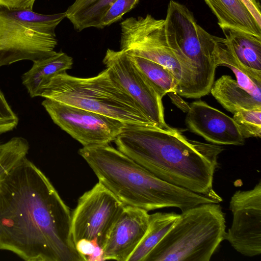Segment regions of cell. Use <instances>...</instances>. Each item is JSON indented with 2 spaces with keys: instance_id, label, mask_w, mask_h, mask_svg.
<instances>
[{
  "instance_id": "cell-3",
  "label": "cell",
  "mask_w": 261,
  "mask_h": 261,
  "mask_svg": "<svg viewBox=\"0 0 261 261\" xmlns=\"http://www.w3.org/2000/svg\"><path fill=\"white\" fill-rule=\"evenodd\" d=\"M79 153L98 181L125 206L148 212L174 207L182 212L199 204L216 202L159 178L109 144L83 147Z\"/></svg>"
},
{
  "instance_id": "cell-17",
  "label": "cell",
  "mask_w": 261,
  "mask_h": 261,
  "mask_svg": "<svg viewBox=\"0 0 261 261\" xmlns=\"http://www.w3.org/2000/svg\"><path fill=\"white\" fill-rule=\"evenodd\" d=\"M210 92L223 108L233 114L240 110L261 109V99L244 89L228 75L221 76L214 83Z\"/></svg>"
},
{
  "instance_id": "cell-20",
  "label": "cell",
  "mask_w": 261,
  "mask_h": 261,
  "mask_svg": "<svg viewBox=\"0 0 261 261\" xmlns=\"http://www.w3.org/2000/svg\"><path fill=\"white\" fill-rule=\"evenodd\" d=\"M116 0H75L65 12L77 31L89 28L102 29L103 18Z\"/></svg>"
},
{
  "instance_id": "cell-28",
  "label": "cell",
  "mask_w": 261,
  "mask_h": 261,
  "mask_svg": "<svg viewBox=\"0 0 261 261\" xmlns=\"http://www.w3.org/2000/svg\"><path fill=\"white\" fill-rule=\"evenodd\" d=\"M35 0H0V5L10 10H33Z\"/></svg>"
},
{
  "instance_id": "cell-29",
  "label": "cell",
  "mask_w": 261,
  "mask_h": 261,
  "mask_svg": "<svg viewBox=\"0 0 261 261\" xmlns=\"http://www.w3.org/2000/svg\"><path fill=\"white\" fill-rule=\"evenodd\" d=\"M249 11L255 20L261 25L260 7L256 0H240Z\"/></svg>"
},
{
  "instance_id": "cell-10",
  "label": "cell",
  "mask_w": 261,
  "mask_h": 261,
  "mask_svg": "<svg viewBox=\"0 0 261 261\" xmlns=\"http://www.w3.org/2000/svg\"><path fill=\"white\" fill-rule=\"evenodd\" d=\"M44 98L42 105L54 122L83 147L109 144L126 125L99 113Z\"/></svg>"
},
{
  "instance_id": "cell-18",
  "label": "cell",
  "mask_w": 261,
  "mask_h": 261,
  "mask_svg": "<svg viewBox=\"0 0 261 261\" xmlns=\"http://www.w3.org/2000/svg\"><path fill=\"white\" fill-rule=\"evenodd\" d=\"M217 67L224 66L234 73L240 86L255 97L261 99V73L251 70L237 58L225 38H221L215 54Z\"/></svg>"
},
{
  "instance_id": "cell-11",
  "label": "cell",
  "mask_w": 261,
  "mask_h": 261,
  "mask_svg": "<svg viewBox=\"0 0 261 261\" xmlns=\"http://www.w3.org/2000/svg\"><path fill=\"white\" fill-rule=\"evenodd\" d=\"M103 63L114 80L134 99L145 115L163 128L165 122L162 98L144 74L136 67L127 53L108 49Z\"/></svg>"
},
{
  "instance_id": "cell-24",
  "label": "cell",
  "mask_w": 261,
  "mask_h": 261,
  "mask_svg": "<svg viewBox=\"0 0 261 261\" xmlns=\"http://www.w3.org/2000/svg\"><path fill=\"white\" fill-rule=\"evenodd\" d=\"M232 118L245 139L260 137L261 109L240 110L233 114Z\"/></svg>"
},
{
  "instance_id": "cell-2",
  "label": "cell",
  "mask_w": 261,
  "mask_h": 261,
  "mask_svg": "<svg viewBox=\"0 0 261 261\" xmlns=\"http://www.w3.org/2000/svg\"><path fill=\"white\" fill-rule=\"evenodd\" d=\"M117 148L159 178L206 196L222 198L213 188L221 146L192 140L176 128L126 124L114 141Z\"/></svg>"
},
{
  "instance_id": "cell-22",
  "label": "cell",
  "mask_w": 261,
  "mask_h": 261,
  "mask_svg": "<svg viewBox=\"0 0 261 261\" xmlns=\"http://www.w3.org/2000/svg\"><path fill=\"white\" fill-rule=\"evenodd\" d=\"M127 54L134 65L146 77L162 98L166 94L176 93L178 82L168 69L150 60Z\"/></svg>"
},
{
  "instance_id": "cell-14",
  "label": "cell",
  "mask_w": 261,
  "mask_h": 261,
  "mask_svg": "<svg viewBox=\"0 0 261 261\" xmlns=\"http://www.w3.org/2000/svg\"><path fill=\"white\" fill-rule=\"evenodd\" d=\"M186 117L188 128L216 145H242L245 143L232 118L201 100L189 106Z\"/></svg>"
},
{
  "instance_id": "cell-27",
  "label": "cell",
  "mask_w": 261,
  "mask_h": 261,
  "mask_svg": "<svg viewBox=\"0 0 261 261\" xmlns=\"http://www.w3.org/2000/svg\"><path fill=\"white\" fill-rule=\"evenodd\" d=\"M77 251L87 260H102V249L94 242L81 239L75 244Z\"/></svg>"
},
{
  "instance_id": "cell-19",
  "label": "cell",
  "mask_w": 261,
  "mask_h": 261,
  "mask_svg": "<svg viewBox=\"0 0 261 261\" xmlns=\"http://www.w3.org/2000/svg\"><path fill=\"white\" fill-rule=\"evenodd\" d=\"M222 30L238 60L249 69L261 73V37L229 28Z\"/></svg>"
},
{
  "instance_id": "cell-12",
  "label": "cell",
  "mask_w": 261,
  "mask_h": 261,
  "mask_svg": "<svg viewBox=\"0 0 261 261\" xmlns=\"http://www.w3.org/2000/svg\"><path fill=\"white\" fill-rule=\"evenodd\" d=\"M229 210L232 222L225 240L239 253L253 257L261 253V182L253 189L237 191L231 196Z\"/></svg>"
},
{
  "instance_id": "cell-9",
  "label": "cell",
  "mask_w": 261,
  "mask_h": 261,
  "mask_svg": "<svg viewBox=\"0 0 261 261\" xmlns=\"http://www.w3.org/2000/svg\"><path fill=\"white\" fill-rule=\"evenodd\" d=\"M124 206L98 181L79 198L71 214V232L74 244L86 239L102 249L108 232Z\"/></svg>"
},
{
  "instance_id": "cell-1",
  "label": "cell",
  "mask_w": 261,
  "mask_h": 261,
  "mask_svg": "<svg viewBox=\"0 0 261 261\" xmlns=\"http://www.w3.org/2000/svg\"><path fill=\"white\" fill-rule=\"evenodd\" d=\"M71 220L49 179L27 157L0 181V249L27 261H85Z\"/></svg>"
},
{
  "instance_id": "cell-25",
  "label": "cell",
  "mask_w": 261,
  "mask_h": 261,
  "mask_svg": "<svg viewBox=\"0 0 261 261\" xmlns=\"http://www.w3.org/2000/svg\"><path fill=\"white\" fill-rule=\"evenodd\" d=\"M139 0H116L110 7L103 18L102 29L120 20L126 13L132 10Z\"/></svg>"
},
{
  "instance_id": "cell-21",
  "label": "cell",
  "mask_w": 261,
  "mask_h": 261,
  "mask_svg": "<svg viewBox=\"0 0 261 261\" xmlns=\"http://www.w3.org/2000/svg\"><path fill=\"white\" fill-rule=\"evenodd\" d=\"M179 214L155 213L149 215L146 231L128 261H144L153 248L162 240L177 219Z\"/></svg>"
},
{
  "instance_id": "cell-16",
  "label": "cell",
  "mask_w": 261,
  "mask_h": 261,
  "mask_svg": "<svg viewBox=\"0 0 261 261\" xmlns=\"http://www.w3.org/2000/svg\"><path fill=\"white\" fill-rule=\"evenodd\" d=\"M204 1L221 29L229 28L261 37V25L240 0Z\"/></svg>"
},
{
  "instance_id": "cell-15",
  "label": "cell",
  "mask_w": 261,
  "mask_h": 261,
  "mask_svg": "<svg viewBox=\"0 0 261 261\" xmlns=\"http://www.w3.org/2000/svg\"><path fill=\"white\" fill-rule=\"evenodd\" d=\"M30 70L21 77L31 97L41 96L43 87L51 79L72 68V58L61 51L52 55L33 61Z\"/></svg>"
},
{
  "instance_id": "cell-13",
  "label": "cell",
  "mask_w": 261,
  "mask_h": 261,
  "mask_svg": "<svg viewBox=\"0 0 261 261\" xmlns=\"http://www.w3.org/2000/svg\"><path fill=\"white\" fill-rule=\"evenodd\" d=\"M149 218L148 211L125 206L106 237L102 260L128 261L146 231Z\"/></svg>"
},
{
  "instance_id": "cell-23",
  "label": "cell",
  "mask_w": 261,
  "mask_h": 261,
  "mask_svg": "<svg viewBox=\"0 0 261 261\" xmlns=\"http://www.w3.org/2000/svg\"><path fill=\"white\" fill-rule=\"evenodd\" d=\"M30 146L28 141L21 137H15L2 144L0 148V181L22 160L27 157Z\"/></svg>"
},
{
  "instance_id": "cell-5",
  "label": "cell",
  "mask_w": 261,
  "mask_h": 261,
  "mask_svg": "<svg viewBox=\"0 0 261 261\" xmlns=\"http://www.w3.org/2000/svg\"><path fill=\"white\" fill-rule=\"evenodd\" d=\"M219 203H203L181 212L144 261H209L226 235Z\"/></svg>"
},
{
  "instance_id": "cell-7",
  "label": "cell",
  "mask_w": 261,
  "mask_h": 261,
  "mask_svg": "<svg viewBox=\"0 0 261 261\" xmlns=\"http://www.w3.org/2000/svg\"><path fill=\"white\" fill-rule=\"evenodd\" d=\"M65 17V12L44 15L0 5V67L54 54L55 29Z\"/></svg>"
},
{
  "instance_id": "cell-6",
  "label": "cell",
  "mask_w": 261,
  "mask_h": 261,
  "mask_svg": "<svg viewBox=\"0 0 261 261\" xmlns=\"http://www.w3.org/2000/svg\"><path fill=\"white\" fill-rule=\"evenodd\" d=\"M165 20L168 45L192 77L194 98L208 94L217 66L215 54L220 37L206 32L184 5L170 0Z\"/></svg>"
},
{
  "instance_id": "cell-4",
  "label": "cell",
  "mask_w": 261,
  "mask_h": 261,
  "mask_svg": "<svg viewBox=\"0 0 261 261\" xmlns=\"http://www.w3.org/2000/svg\"><path fill=\"white\" fill-rule=\"evenodd\" d=\"M41 96L99 113L127 125H158L145 115L107 68L88 78L73 76L66 72L58 74L43 87Z\"/></svg>"
},
{
  "instance_id": "cell-26",
  "label": "cell",
  "mask_w": 261,
  "mask_h": 261,
  "mask_svg": "<svg viewBox=\"0 0 261 261\" xmlns=\"http://www.w3.org/2000/svg\"><path fill=\"white\" fill-rule=\"evenodd\" d=\"M18 118L0 90V135L11 131L18 125Z\"/></svg>"
},
{
  "instance_id": "cell-8",
  "label": "cell",
  "mask_w": 261,
  "mask_h": 261,
  "mask_svg": "<svg viewBox=\"0 0 261 261\" xmlns=\"http://www.w3.org/2000/svg\"><path fill=\"white\" fill-rule=\"evenodd\" d=\"M120 28V50L163 66L178 82L176 93L194 98L192 77L167 44L164 19L150 14L130 17L121 22Z\"/></svg>"
},
{
  "instance_id": "cell-30",
  "label": "cell",
  "mask_w": 261,
  "mask_h": 261,
  "mask_svg": "<svg viewBox=\"0 0 261 261\" xmlns=\"http://www.w3.org/2000/svg\"><path fill=\"white\" fill-rule=\"evenodd\" d=\"M1 144H2L0 143V148H1Z\"/></svg>"
}]
</instances>
